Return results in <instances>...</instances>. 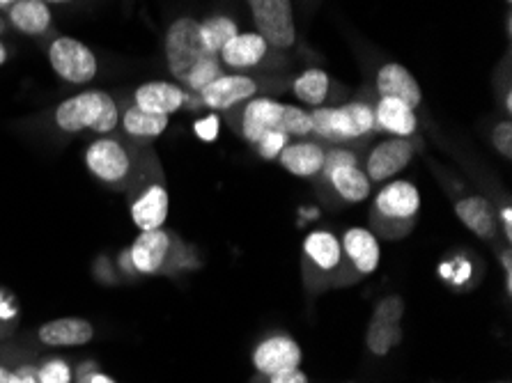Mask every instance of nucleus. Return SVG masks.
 Returning a JSON list of instances; mask_svg holds the SVG:
<instances>
[{
  "label": "nucleus",
  "mask_w": 512,
  "mask_h": 383,
  "mask_svg": "<svg viewBox=\"0 0 512 383\" xmlns=\"http://www.w3.org/2000/svg\"><path fill=\"white\" fill-rule=\"evenodd\" d=\"M237 129L251 145L258 143L269 131H281L287 138H308L313 134L308 111L271 97L248 99L242 106Z\"/></svg>",
  "instance_id": "nucleus-1"
},
{
  "label": "nucleus",
  "mask_w": 512,
  "mask_h": 383,
  "mask_svg": "<svg viewBox=\"0 0 512 383\" xmlns=\"http://www.w3.org/2000/svg\"><path fill=\"white\" fill-rule=\"evenodd\" d=\"M53 122L62 134L92 131L97 136H108L120 127V108L104 90H83L60 101L53 111Z\"/></svg>",
  "instance_id": "nucleus-2"
},
{
  "label": "nucleus",
  "mask_w": 512,
  "mask_h": 383,
  "mask_svg": "<svg viewBox=\"0 0 512 383\" xmlns=\"http://www.w3.org/2000/svg\"><path fill=\"white\" fill-rule=\"evenodd\" d=\"M418 211H421V193L416 186L405 179H395L372 200L370 228L384 239H402L414 230Z\"/></svg>",
  "instance_id": "nucleus-3"
},
{
  "label": "nucleus",
  "mask_w": 512,
  "mask_h": 383,
  "mask_svg": "<svg viewBox=\"0 0 512 383\" xmlns=\"http://www.w3.org/2000/svg\"><path fill=\"white\" fill-rule=\"evenodd\" d=\"M313 134L329 145H345L375 131V111L363 101H349L343 106H320L310 111Z\"/></svg>",
  "instance_id": "nucleus-4"
},
{
  "label": "nucleus",
  "mask_w": 512,
  "mask_h": 383,
  "mask_svg": "<svg viewBox=\"0 0 512 383\" xmlns=\"http://www.w3.org/2000/svg\"><path fill=\"white\" fill-rule=\"evenodd\" d=\"M304 273L310 289L345 283L343 248L333 232L315 230L304 241Z\"/></svg>",
  "instance_id": "nucleus-5"
},
{
  "label": "nucleus",
  "mask_w": 512,
  "mask_h": 383,
  "mask_svg": "<svg viewBox=\"0 0 512 383\" xmlns=\"http://www.w3.org/2000/svg\"><path fill=\"white\" fill-rule=\"evenodd\" d=\"M251 7L255 33L276 51L292 49L297 42L292 0H246Z\"/></svg>",
  "instance_id": "nucleus-6"
},
{
  "label": "nucleus",
  "mask_w": 512,
  "mask_h": 383,
  "mask_svg": "<svg viewBox=\"0 0 512 383\" xmlns=\"http://www.w3.org/2000/svg\"><path fill=\"white\" fill-rule=\"evenodd\" d=\"M49 65L62 81L72 85H88L99 74V62L90 46L67 35L56 37L49 44Z\"/></svg>",
  "instance_id": "nucleus-7"
},
{
  "label": "nucleus",
  "mask_w": 512,
  "mask_h": 383,
  "mask_svg": "<svg viewBox=\"0 0 512 383\" xmlns=\"http://www.w3.org/2000/svg\"><path fill=\"white\" fill-rule=\"evenodd\" d=\"M164 49L170 74L184 83L191 69L205 56L203 44H200V21L191 17L175 19L166 30Z\"/></svg>",
  "instance_id": "nucleus-8"
},
{
  "label": "nucleus",
  "mask_w": 512,
  "mask_h": 383,
  "mask_svg": "<svg viewBox=\"0 0 512 383\" xmlns=\"http://www.w3.org/2000/svg\"><path fill=\"white\" fill-rule=\"evenodd\" d=\"M90 175L108 186H122L134 175V156L118 138H97L85 150Z\"/></svg>",
  "instance_id": "nucleus-9"
},
{
  "label": "nucleus",
  "mask_w": 512,
  "mask_h": 383,
  "mask_svg": "<svg viewBox=\"0 0 512 383\" xmlns=\"http://www.w3.org/2000/svg\"><path fill=\"white\" fill-rule=\"evenodd\" d=\"M405 315V301L400 296H386L372 312L366 331V345L375 356H389L402 342L400 319Z\"/></svg>",
  "instance_id": "nucleus-10"
},
{
  "label": "nucleus",
  "mask_w": 512,
  "mask_h": 383,
  "mask_svg": "<svg viewBox=\"0 0 512 383\" xmlns=\"http://www.w3.org/2000/svg\"><path fill=\"white\" fill-rule=\"evenodd\" d=\"M260 81L246 74H221L216 81L198 92L200 104L212 111H232V108L246 104L248 99L258 97Z\"/></svg>",
  "instance_id": "nucleus-11"
},
{
  "label": "nucleus",
  "mask_w": 512,
  "mask_h": 383,
  "mask_svg": "<svg viewBox=\"0 0 512 383\" xmlns=\"http://www.w3.org/2000/svg\"><path fill=\"white\" fill-rule=\"evenodd\" d=\"M343 269H345V283L356 280L361 276H370L379 267V244L377 234L366 228H349L345 232L343 241Z\"/></svg>",
  "instance_id": "nucleus-12"
},
{
  "label": "nucleus",
  "mask_w": 512,
  "mask_h": 383,
  "mask_svg": "<svg viewBox=\"0 0 512 383\" xmlns=\"http://www.w3.org/2000/svg\"><path fill=\"white\" fill-rule=\"evenodd\" d=\"M414 143L409 138H389L375 145L366 156V175L370 182H389L414 159Z\"/></svg>",
  "instance_id": "nucleus-13"
},
{
  "label": "nucleus",
  "mask_w": 512,
  "mask_h": 383,
  "mask_svg": "<svg viewBox=\"0 0 512 383\" xmlns=\"http://www.w3.org/2000/svg\"><path fill=\"white\" fill-rule=\"evenodd\" d=\"M170 195L161 182L145 184V189L131 202V221L141 232L164 228L168 221Z\"/></svg>",
  "instance_id": "nucleus-14"
},
{
  "label": "nucleus",
  "mask_w": 512,
  "mask_h": 383,
  "mask_svg": "<svg viewBox=\"0 0 512 383\" xmlns=\"http://www.w3.org/2000/svg\"><path fill=\"white\" fill-rule=\"evenodd\" d=\"M186 101H189L186 90L177 83L168 81H147L134 90V106L152 115L170 117L173 113L182 111Z\"/></svg>",
  "instance_id": "nucleus-15"
},
{
  "label": "nucleus",
  "mask_w": 512,
  "mask_h": 383,
  "mask_svg": "<svg viewBox=\"0 0 512 383\" xmlns=\"http://www.w3.org/2000/svg\"><path fill=\"white\" fill-rule=\"evenodd\" d=\"M173 253V237L166 230H147L138 234L131 246V264L138 273H159Z\"/></svg>",
  "instance_id": "nucleus-16"
},
{
  "label": "nucleus",
  "mask_w": 512,
  "mask_h": 383,
  "mask_svg": "<svg viewBox=\"0 0 512 383\" xmlns=\"http://www.w3.org/2000/svg\"><path fill=\"white\" fill-rule=\"evenodd\" d=\"M301 363V347L287 335H274L258 345L253 354V365L255 370L265 377H271V374L285 372V370H294Z\"/></svg>",
  "instance_id": "nucleus-17"
},
{
  "label": "nucleus",
  "mask_w": 512,
  "mask_h": 383,
  "mask_svg": "<svg viewBox=\"0 0 512 383\" xmlns=\"http://www.w3.org/2000/svg\"><path fill=\"white\" fill-rule=\"evenodd\" d=\"M324 156H327V147L315 140H290L278 154V163L287 170V173L301 179H317L322 173Z\"/></svg>",
  "instance_id": "nucleus-18"
},
{
  "label": "nucleus",
  "mask_w": 512,
  "mask_h": 383,
  "mask_svg": "<svg viewBox=\"0 0 512 383\" xmlns=\"http://www.w3.org/2000/svg\"><path fill=\"white\" fill-rule=\"evenodd\" d=\"M377 92L379 97H391L405 101L416 111L418 106L423 104V90L414 74L409 72L407 67H402L400 62H386V65L377 72Z\"/></svg>",
  "instance_id": "nucleus-19"
},
{
  "label": "nucleus",
  "mask_w": 512,
  "mask_h": 383,
  "mask_svg": "<svg viewBox=\"0 0 512 383\" xmlns=\"http://www.w3.org/2000/svg\"><path fill=\"white\" fill-rule=\"evenodd\" d=\"M271 46L258 33H237L230 42L223 46L219 60L223 67L244 72V69H255L267 60Z\"/></svg>",
  "instance_id": "nucleus-20"
},
{
  "label": "nucleus",
  "mask_w": 512,
  "mask_h": 383,
  "mask_svg": "<svg viewBox=\"0 0 512 383\" xmlns=\"http://www.w3.org/2000/svg\"><path fill=\"white\" fill-rule=\"evenodd\" d=\"M455 214L476 237L492 241L499 234V218L492 202L483 195H469L455 202Z\"/></svg>",
  "instance_id": "nucleus-21"
},
{
  "label": "nucleus",
  "mask_w": 512,
  "mask_h": 383,
  "mask_svg": "<svg viewBox=\"0 0 512 383\" xmlns=\"http://www.w3.org/2000/svg\"><path fill=\"white\" fill-rule=\"evenodd\" d=\"M37 335L49 347H81L95 338V328L83 317H62L46 322Z\"/></svg>",
  "instance_id": "nucleus-22"
},
{
  "label": "nucleus",
  "mask_w": 512,
  "mask_h": 383,
  "mask_svg": "<svg viewBox=\"0 0 512 383\" xmlns=\"http://www.w3.org/2000/svg\"><path fill=\"white\" fill-rule=\"evenodd\" d=\"M375 111V124L379 129L389 131L391 136L398 138H411L418 131V117L414 108L407 106L405 101L391 99V97H379Z\"/></svg>",
  "instance_id": "nucleus-23"
},
{
  "label": "nucleus",
  "mask_w": 512,
  "mask_h": 383,
  "mask_svg": "<svg viewBox=\"0 0 512 383\" xmlns=\"http://www.w3.org/2000/svg\"><path fill=\"white\" fill-rule=\"evenodd\" d=\"M320 177L343 202H363L372 193V182L361 166H338Z\"/></svg>",
  "instance_id": "nucleus-24"
},
{
  "label": "nucleus",
  "mask_w": 512,
  "mask_h": 383,
  "mask_svg": "<svg viewBox=\"0 0 512 383\" xmlns=\"http://www.w3.org/2000/svg\"><path fill=\"white\" fill-rule=\"evenodd\" d=\"M7 19L21 35L40 37L51 28L53 14L44 0H17L12 7H7Z\"/></svg>",
  "instance_id": "nucleus-25"
},
{
  "label": "nucleus",
  "mask_w": 512,
  "mask_h": 383,
  "mask_svg": "<svg viewBox=\"0 0 512 383\" xmlns=\"http://www.w3.org/2000/svg\"><path fill=\"white\" fill-rule=\"evenodd\" d=\"M120 124L124 134L136 140H154L159 138L168 129L170 117L166 115H152L147 111L131 104L127 111L120 113Z\"/></svg>",
  "instance_id": "nucleus-26"
},
{
  "label": "nucleus",
  "mask_w": 512,
  "mask_h": 383,
  "mask_svg": "<svg viewBox=\"0 0 512 383\" xmlns=\"http://www.w3.org/2000/svg\"><path fill=\"white\" fill-rule=\"evenodd\" d=\"M292 92L301 104H306L310 108H320L327 104V99L331 95V76L324 72V69H306L301 72L292 83Z\"/></svg>",
  "instance_id": "nucleus-27"
},
{
  "label": "nucleus",
  "mask_w": 512,
  "mask_h": 383,
  "mask_svg": "<svg viewBox=\"0 0 512 383\" xmlns=\"http://www.w3.org/2000/svg\"><path fill=\"white\" fill-rule=\"evenodd\" d=\"M237 33V23L230 17H209L200 21V44H203L205 53H212V56H219L223 46Z\"/></svg>",
  "instance_id": "nucleus-28"
},
{
  "label": "nucleus",
  "mask_w": 512,
  "mask_h": 383,
  "mask_svg": "<svg viewBox=\"0 0 512 383\" xmlns=\"http://www.w3.org/2000/svg\"><path fill=\"white\" fill-rule=\"evenodd\" d=\"M223 74V65H221V60H219V56H212V53H205L203 58L198 60V65L191 69L189 72V76H186V88H189L191 92H198L200 90H205L209 83L212 81H216V78H219Z\"/></svg>",
  "instance_id": "nucleus-29"
},
{
  "label": "nucleus",
  "mask_w": 512,
  "mask_h": 383,
  "mask_svg": "<svg viewBox=\"0 0 512 383\" xmlns=\"http://www.w3.org/2000/svg\"><path fill=\"white\" fill-rule=\"evenodd\" d=\"M290 143V138H287L285 134H281V131H269V134L262 136L258 143H255L253 147L258 150V154L262 156V159H278V154L283 152V147Z\"/></svg>",
  "instance_id": "nucleus-30"
},
{
  "label": "nucleus",
  "mask_w": 512,
  "mask_h": 383,
  "mask_svg": "<svg viewBox=\"0 0 512 383\" xmlns=\"http://www.w3.org/2000/svg\"><path fill=\"white\" fill-rule=\"evenodd\" d=\"M37 377H40V383H69L72 381V370H69V365L65 361L53 358V361L40 367Z\"/></svg>",
  "instance_id": "nucleus-31"
},
{
  "label": "nucleus",
  "mask_w": 512,
  "mask_h": 383,
  "mask_svg": "<svg viewBox=\"0 0 512 383\" xmlns=\"http://www.w3.org/2000/svg\"><path fill=\"white\" fill-rule=\"evenodd\" d=\"M492 145L503 159H512V124L499 122L492 131Z\"/></svg>",
  "instance_id": "nucleus-32"
},
{
  "label": "nucleus",
  "mask_w": 512,
  "mask_h": 383,
  "mask_svg": "<svg viewBox=\"0 0 512 383\" xmlns=\"http://www.w3.org/2000/svg\"><path fill=\"white\" fill-rule=\"evenodd\" d=\"M196 134H198V138H203V140H214L216 134H219V120H216L214 115L198 120L196 122Z\"/></svg>",
  "instance_id": "nucleus-33"
},
{
  "label": "nucleus",
  "mask_w": 512,
  "mask_h": 383,
  "mask_svg": "<svg viewBox=\"0 0 512 383\" xmlns=\"http://www.w3.org/2000/svg\"><path fill=\"white\" fill-rule=\"evenodd\" d=\"M269 383H308V377L299 370V367H294V370H285V372L271 374Z\"/></svg>",
  "instance_id": "nucleus-34"
},
{
  "label": "nucleus",
  "mask_w": 512,
  "mask_h": 383,
  "mask_svg": "<svg viewBox=\"0 0 512 383\" xmlns=\"http://www.w3.org/2000/svg\"><path fill=\"white\" fill-rule=\"evenodd\" d=\"M0 383H37V381L30 377H23V374H14L10 370H5V367H0Z\"/></svg>",
  "instance_id": "nucleus-35"
},
{
  "label": "nucleus",
  "mask_w": 512,
  "mask_h": 383,
  "mask_svg": "<svg viewBox=\"0 0 512 383\" xmlns=\"http://www.w3.org/2000/svg\"><path fill=\"white\" fill-rule=\"evenodd\" d=\"M499 216H501V223H503V232H506V239L510 241L512 239V211H510V207H503L499 211Z\"/></svg>",
  "instance_id": "nucleus-36"
},
{
  "label": "nucleus",
  "mask_w": 512,
  "mask_h": 383,
  "mask_svg": "<svg viewBox=\"0 0 512 383\" xmlns=\"http://www.w3.org/2000/svg\"><path fill=\"white\" fill-rule=\"evenodd\" d=\"M90 383H115L111 377H106V374H92Z\"/></svg>",
  "instance_id": "nucleus-37"
},
{
  "label": "nucleus",
  "mask_w": 512,
  "mask_h": 383,
  "mask_svg": "<svg viewBox=\"0 0 512 383\" xmlns=\"http://www.w3.org/2000/svg\"><path fill=\"white\" fill-rule=\"evenodd\" d=\"M7 62V49H5V44L0 42V67H3Z\"/></svg>",
  "instance_id": "nucleus-38"
},
{
  "label": "nucleus",
  "mask_w": 512,
  "mask_h": 383,
  "mask_svg": "<svg viewBox=\"0 0 512 383\" xmlns=\"http://www.w3.org/2000/svg\"><path fill=\"white\" fill-rule=\"evenodd\" d=\"M46 5H65V3H72V0H44Z\"/></svg>",
  "instance_id": "nucleus-39"
},
{
  "label": "nucleus",
  "mask_w": 512,
  "mask_h": 383,
  "mask_svg": "<svg viewBox=\"0 0 512 383\" xmlns=\"http://www.w3.org/2000/svg\"><path fill=\"white\" fill-rule=\"evenodd\" d=\"M17 0H0V7H12Z\"/></svg>",
  "instance_id": "nucleus-40"
},
{
  "label": "nucleus",
  "mask_w": 512,
  "mask_h": 383,
  "mask_svg": "<svg viewBox=\"0 0 512 383\" xmlns=\"http://www.w3.org/2000/svg\"><path fill=\"white\" fill-rule=\"evenodd\" d=\"M506 108H508V111H512V95H510V92H508V97H506Z\"/></svg>",
  "instance_id": "nucleus-41"
},
{
  "label": "nucleus",
  "mask_w": 512,
  "mask_h": 383,
  "mask_svg": "<svg viewBox=\"0 0 512 383\" xmlns=\"http://www.w3.org/2000/svg\"><path fill=\"white\" fill-rule=\"evenodd\" d=\"M496 383H510V381H496Z\"/></svg>",
  "instance_id": "nucleus-42"
},
{
  "label": "nucleus",
  "mask_w": 512,
  "mask_h": 383,
  "mask_svg": "<svg viewBox=\"0 0 512 383\" xmlns=\"http://www.w3.org/2000/svg\"><path fill=\"white\" fill-rule=\"evenodd\" d=\"M508 3H510V0H508Z\"/></svg>",
  "instance_id": "nucleus-43"
}]
</instances>
